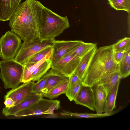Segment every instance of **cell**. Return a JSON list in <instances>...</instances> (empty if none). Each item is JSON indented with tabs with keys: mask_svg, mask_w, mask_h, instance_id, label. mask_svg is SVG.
Segmentation results:
<instances>
[{
	"mask_svg": "<svg viewBox=\"0 0 130 130\" xmlns=\"http://www.w3.org/2000/svg\"><path fill=\"white\" fill-rule=\"evenodd\" d=\"M128 14V21L127 33L130 35V13Z\"/></svg>",
	"mask_w": 130,
	"mask_h": 130,
	"instance_id": "cell-34",
	"label": "cell"
},
{
	"mask_svg": "<svg viewBox=\"0 0 130 130\" xmlns=\"http://www.w3.org/2000/svg\"><path fill=\"white\" fill-rule=\"evenodd\" d=\"M96 43L83 42L71 50L76 56L81 58L95 46Z\"/></svg>",
	"mask_w": 130,
	"mask_h": 130,
	"instance_id": "cell-23",
	"label": "cell"
},
{
	"mask_svg": "<svg viewBox=\"0 0 130 130\" xmlns=\"http://www.w3.org/2000/svg\"><path fill=\"white\" fill-rule=\"evenodd\" d=\"M75 56L71 50L58 61L51 65V68L60 73L69 61Z\"/></svg>",
	"mask_w": 130,
	"mask_h": 130,
	"instance_id": "cell-24",
	"label": "cell"
},
{
	"mask_svg": "<svg viewBox=\"0 0 130 130\" xmlns=\"http://www.w3.org/2000/svg\"><path fill=\"white\" fill-rule=\"evenodd\" d=\"M69 86L72 85L79 81H82L78 76L74 73L69 76Z\"/></svg>",
	"mask_w": 130,
	"mask_h": 130,
	"instance_id": "cell-32",
	"label": "cell"
},
{
	"mask_svg": "<svg viewBox=\"0 0 130 130\" xmlns=\"http://www.w3.org/2000/svg\"><path fill=\"white\" fill-rule=\"evenodd\" d=\"M59 101L48 100L42 98L29 107L15 113L14 116L17 117L44 114L54 115V111L60 106Z\"/></svg>",
	"mask_w": 130,
	"mask_h": 130,
	"instance_id": "cell-5",
	"label": "cell"
},
{
	"mask_svg": "<svg viewBox=\"0 0 130 130\" xmlns=\"http://www.w3.org/2000/svg\"><path fill=\"white\" fill-rule=\"evenodd\" d=\"M97 48L96 45L81 58L80 61L74 72V73L78 76L82 81Z\"/></svg>",
	"mask_w": 130,
	"mask_h": 130,
	"instance_id": "cell-16",
	"label": "cell"
},
{
	"mask_svg": "<svg viewBox=\"0 0 130 130\" xmlns=\"http://www.w3.org/2000/svg\"><path fill=\"white\" fill-rule=\"evenodd\" d=\"M50 59L46 60L39 66L32 73L31 77V81L39 80L51 68Z\"/></svg>",
	"mask_w": 130,
	"mask_h": 130,
	"instance_id": "cell-22",
	"label": "cell"
},
{
	"mask_svg": "<svg viewBox=\"0 0 130 130\" xmlns=\"http://www.w3.org/2000/svg\"><path fill=\"white\" fill-rule=\"evenodd\" d=\"M34 83L32 81L23 83L18 87L12 89L5 95L4 99L10 98L15 102V106L17 105L32 93V87Z\"/></svg>",
	"mask_w": 130,
	"mask_h": 130,
	"instance_id": "cell-9",
	"label": "cell"
},
{
	"mask_svg": "<svg viewBox=\"0 0 130 130\" xmlns=\"http://www.w3.org/2000/svg\"><path fill=\"white\" fill-rule=\"evenodd\" d=\"M109 4L116 10L130 12V0H109Z\"/></svg>",
	"mask_w": 130,
	"mask_h": 130,
	"instance_id": "cell-25",
	"label": "cell"
},
{
	"mask_svg": "<svg viewBox=\"0 0 130 130\" xmlns=\"http://www.w3.org/2000/svg\"><path fill=\"white\" fill-rule=\"evenodd\" d=\"M118 64L119 71L121 78H125L130 74V49L125 51Z\"/></svg>",
	"mask_w": 130,
	"mask_h": 130,
	"instance_id": "cell-19",
	"label": "cell"
},
{
	"mask_svg": "<svg viewBox=\"0 0 130 130\" xmlns=\"http://www.w3.org/2000/svg\"><path fill=\"white\" fill-rule=\"evenodd\" d=\"M52 41H41L40 39L32 41H25L21 43L14 60L23 65L36 53L45 48L53 46Z\"/></svg>",
	"mask_w": 130,
	"mask_h": 130,
	"instance_id": "cell-7",
	"label": "cell"
},
{
	"mask_svg": "<svg viewBox=\"0 0 130 130\" xmlns=\"http://www.w3.org/2000/svg\"><path fill=\"white\" fill-rule=\"evenodd\" d=\"M47 76L45 86L40 93L45 94L60 83L69 80V76L52 68L45 74Z\"/></svg>",
	"mask_w": 130,
	"mask_h": 130,
	"instance_id": "cell-12",
	"label": "cell"
},
{
	"mask_svg": "<svg viewBox=\"0 0 130 130\" xmlns=\"http://www.w3.org/2000/svg\"><path fill=\"white\" fill-rule=\"evenodd\" d=\"M74 101L77 104L85 106L93 111L95 110L93 94L91 86L82 84L79 92Z\"/></svg>",
	"mask_w": 130,
	"mask_h": 130,
	"instance_id": "cell-11",
	"label": "cell"
},
{
	"mask_svg": "<svg viewBox=\"0 0 130 130\" xmlns=\"http://www.w3.org/2000/svg\"><path fill=\"white\" fill-rule=\"evenodd\" d=\"M120 81L117 82L107 94L105 102L104 112H112L116 108V101Z\"/></svg>",
	"mask_w": 130,
	"mask_h": 130,
	"instance_id": "cell-18",
	"label": "cell"
},
{
	"mask_svg": "<svg viewBox=\"0 0 130 130\" xmlns=\"http://www.w3.org/2000/svg\"><path fill=\"white\" fill-rule=\"evenodd\" d=\"M125 51H121L113 52V56L115 62L118 64L123 58Z\"/></svg>",
	"mask_w": 130,
	"mask_h": 130,
	"instance_id": "cell-31",
	"label": "cell"
},
{
	"mask_svg": "<svg viewBox=\"0 0 130 130\" xmlns=\"http://www.w3.org/2000/svg\"><path fill=\"white\" fill-rule=\"evenodd\" d=\"M5 100L4 104L5 107L10 108L15 106V102L11 98L8 97Z\"/></svg>",
	"mask_w": 130,
	"mask_h": 130,
	"instance_id": "cell-33",
	"label": "cell"
},
{
	"mask_svg": "<svg viewBox=\"0 0 130 130\" xmlns=\"http://www.w3.org/2000/svg\"><path fill=\"white\" fill-rule=\"evenodd\" d=\"M21 39L10 31L0 38V57L3 60L14 59L21 44Z\"/></svg>",
	"mask_w": 130,
	"mask_h": 130,
	"instance_id": "cell-6",
	"label": "cell"
},
{
	"mask_svg": "<svg viewBox=\"0 0 130 130\" xmlns=\"http://www.w3.org/2000/svg\"><path fill=\"white\" fill-rule=\"evenodd\" d=\"M108 0V1H109V0Z\"/></svg>",
	"mask_w": 130,
	"mask_h": 130,
	"instance_id": "cell-35",
	"label": "cell"
},
{
	"mask_svg": "<svg viewBox=\"0 0 130 130\" xmlns=\"http://www.w3.org/2000/svg\"><path fill=\"white\" fill-rule=\"evenodd\" d=\"M47 78V76L45 74L37 82L35 83L32 87V93H40L45 86Z\"/></svg>",
	"mask_w": 130,
	"mask_h": 130,
	"instance_id": "cell-30",
	"label": "cell"
},
{
	"mask_svg": "<svg viewBox=\"0 0 130 130\" xmlns=\"http://www.w3.org/2000/svg\"><path fill=\"white\" fill-rule=\"evenodd\" d=\"M82 83V81H81L72 85L69 86L68 89L65 94L70 101H74L77 96Z\"/></svg>",
	"mask_w": 130,
	"mask_h": 130,
	"instance_id": "cell-29",
	"label": "cell"
},
{
	"mask_svg": "<svg viewBox=\"0 0 130 130\" xmlns=\"http://www.w3.org/2000/svg\"><path fill=\"white\" fill-rule=\"evenodd\" d=\"M121 78L119 71H116L103 75L99 80L96 84L101 85L107 94L116 84L120 80Z\"/></svg>",
	"mask_w": 130,
	"mask_h": 130,
	"instance_id": "cell-15",
	"label": "cell"
},
{
	"mask_svg": "<svg viewBox=\"0 0 130 130\" xmlns=\"http://www.w3.org/2000/svg\"><path fill=\"white\" fill-rule=\"evenodd\" d=\"M112 45L113 50L114 52L126 51L130 49V38L125 37Z\"/></svg>",
	"mask_w": 130,
	"mask_h": 130,
	"instance_id": "cell-28",
	"label": "cell"
},
{
	"mask_svg": "<svg viewBox=\"0 0 130 130\" xmlns=\"http://www.w3.org/2000/svg\"><path fill=\"white\" fill-rule=\"evenodd\" d=\"M80 59L81 58L74 56L69 61L60 73L69 76L74 73Z\"/></svg>",
	"mask_w": 130,
	"mask_h": 130,
	"instance_id": "cell-26",
	"label": "cell"
},
{
	"mask_svg": "<svg viewBox=\"0 0 130 130\" xmlns=\"http://www.w3.org/2000/svg\"><path fill=\"white\" fill-rule=\"evenodd\" d=\"M53 50L50 59L52 65L58 61L78 45L82 40L52 41Z\"/></svg>",
	"mask_w": 130,
	"mask_h": 130,
	"instance_id": "cell-8",
	"label": "cell"
},
{
	"mask_svg": "<svg viewBox=\"0 0 130 130\" xmlns=\"http://www.w3.org/2000/svg\"><path fill=\"white\" fill-rule=\"evenodd\" d=\"M69 85V80L57 85L46 93L42 95V96L52 99L61 94H65L68 89Z\"/></svg>",
	"mask_w": 130,
	"mask_h": 130,
	"instance_id": "cell-20",
	"label": "cell"
},
{
	"mask_svg": "<svg viewBox=\"0 0 130 130\" xmlns=\"http://www.w3.org/2000/svg\"><path fill=\"white\" fill-rule=\"evenodd\" d=\"M0 77L5 89L15 88L21 83L23 65L14 59L0 61Z\"/></svg>",
	"mask_w": 130,
	"mask_h": 130,
	"instance_id": "cell-4",
	"label": "cell"
},
{
	"mask_svg": "<svg viewBox=\"0 0 130 130\" xmlns=\"http://www.w3.org/2000/svg\"><path fill=\"white\" fill-rule=\"evenodd\" d=\"M43 97L40 93H32L17 105L8 108H4L2 114L5 116H13L17 112L27 108L37 102Z\"/></svg>",
	"mask_w": 130,
	"mask_h": 130,
	"instance_id": "cell-10",
	"label": "cell"
},
{
	"mask_svg": "<svg viewBox=\"0 0 130 130\" xmlns=\"http://www.w3.org/2000/svg\"><path fill=\"white\" fill-rule=\"evenodd\" d=\"M22 0H0V21L9 20Z\"/></svg>",
	"mask_w": 130,
	"mask_h": 130,
	"instance_id": "cell-13",
	"label": "cell"
},
{
	"mask_svg": "<svg viewBox=\"0 0 130 130\" xmlns=\"http://www.w3.org/2000/svg\"><path fill=\"white\" fill-rule=\"evenodd\" d=\"M69 26L67 16H60L43 5L39 25L41 41H53Z\"/></svg>",
	"mask_w": 130,
	"mask_h": 130,
	"instance_id": "cell-3",
	"label": "cell"
},
{
	"mask_svg": "<svg viewBox=\"0 0 130 130\" xmlns=\"http://www.w3.org/2000/svg\"><path fill=\"white\" fill-rule=\"evenodd\" d=\"M93 91L95 110L96 113L102 114L104 112V105L107 94L103 87L98 84L91 86Z\"/></svg>",
	"mask_w": 130,
	"mask_h": 130,
	"instance_id": "cell-14",
	"label": "cell"
},
{
	"mask_svg": "<svg viewBox=\"0 0 130 130\" xmlns=\"http://www.w3.org/2000/svg\"><path fill=\"white\" fill-rule=\"evenodd\" d=\"M43 5L36 0L20 3L9 20L11 31L24 41L40 39L39 25Z\"/></svg>",
	"mask_w": 130,
	"mask_h": 130,
	"instance_id": "cell-1",
	"label": "cell"
},
{
	"mask_svg": "<svg viewBox=\"0 0 130 130\" xmlns=\"http://www.w3.org/2000/svg\"><path fill=\"white\" fill-rule=\"evenodd\" d=\"M52 52L49 53L42 59L38 62L36 63H27L23 65L21 83H25L31 82V77L32 73L45 61L50 59Z\"/></svg>",
	"mask_w": 130,
	"mask_h": 130,
	"instance_id": "cell-17",
	"label": "cell"
},
{
	"mask_svg": "<svg viewBox=\"0 0 130 130\" xmlns=\"http://www.w3.org/2000/svg\"><path fill=\"white\" fill-rule=\"evenodd\" d=\"M117 110L109 113L104 112L102 114H96L88 113H76L66 111H63L60 113V115L73 116L80 118H92L108 116H111L118 112Z\"/></svg>",
	"mask_w": 130,
	"mask_h": 130,
	"instance_id": "cell-21",
	"label": "cell"
},
{
	"mask_svg": "<svg viewBox=\"0 0 130 130\" xmlns=\"http://www.w3.org/2000/svg\"><path fill=\"white\" fill-rule=\"evenodd\" d=\"M53 50L52 46L44 48L32 55L27 60L25 64L27 63L38 62L44 58L47 54L52 52Z\"/></svg>",
	"mask_w": 130,
	"mask_h": 130,
	"instance_id": "cell-27",
	"label": "cell"
},
{
	"mask_svg": "<svg viewBox=\"0 0 130 130\" xmlns=\"http://www.w3.org/2000/svg\"><path fill=\"white\" fill-rule=\"evenodd\" d=\"M112 45L97 48L82 80V84L92 86L96 84L104 75L119 71L118 64L113 59Z\"/></svg>",
	"mask_w": 130,
	"mask_h": 130,
	"instance_id": "cell-2",
	"label": "cell"
}]
</instances>
